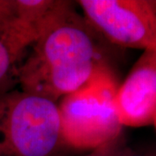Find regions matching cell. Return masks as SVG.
<instances>
[{"mask_svg": "<svg viewBox=\"0 0 156 156\" xmlns=\"http://www.w3.org/2000/svg\"><path fill=\"white\" fill-rule=\"evenodd\" d=\"M100 38L72 2L62 1L17 68L21 90L56 102L111 71Z\"/></svg>", "mask_w": 156, "mask_h": 156, "instance_id": "6da1fadb", "label": "cell"}, {"mask_svg": "<svg viewBox=\"0 0 156 156\" xmlns=\"http://www.w3.org/2000/svg\"><path fill=\"white\" fill-rule=\"evenodd\" d=\"M57 103L23 91L0 95V156H64Z\"/></svg>", "mask_w": 156, "mask_h": 156, "instance_id": "7a4b0ae2", "label": "cell"}, {"mask_svg": "<svg viewBox=\"0 0 156 156\" xmlns=\"http://www.w3.org/2000/svg\"><path fill=\"white\" fill-rule=\"evenodd\" d=\"M118 87L112 71L62 98V132L71 149H94L122 132L115 97Z\"/></svg>", "mask_w": 156, "mask_h": 156, "instance_id": "3957f363", "label": "cell"}, {"mask_svg": "<svg viewBox=\"0 0 156 156\" xmlns=\"http://www.w3.org/2000/svg\"><path fill=\"white\" fill-rule=\"evenodd\" d=\"M89 24L112 44L156 50L154 0H79Z\"/></svg>", "mask_w": 156, "mask_h": 156, "instance_id": "277c9868", "label": "cell"}, {"mask_svg": "<svg viewBox=\"0 0 156 156\" xmlns=\"http://www.w3.org/2000/svg\"><path fill=\"white\" fill-rule=\"evenodd\" d=\"M122 126H155L156 50H144L115 97Z\"/></svg>", "mask_w": 156, "mask_h": 156, "instance_id": "5b68a950", "label": "cell"}, {"mask_svg": "<svg viewBox=\"0 0 156 156\" xmlns=\"http://www.w3.org/2000/svg\"><path fill=\"white\" fill-rule=\"evenodd\" d=\"M37 39V35L16 18L0 27V83L22 57L23 54Z\"/></svg>", "mask_w": 156, "mask_h": 156, "instance_id": "8992f818", "label": "cell"}, {"mask_svg": "<svg viewBox=\"0 0 156 156\" xmlns=\"http://www.w3.org/2000/svg\"><path fill=\"white\" fill-rule=\"evenodd\" d=\"M62 0H13L14 17L38 36Z\"/></svg>", "mask_w": 156, "mask_h": 156, "instance_id": "52a82bcc", "label": "cell"}, {"mask_svg": "<svg viewBox=\"0 0 156 156\" xmlns=\"http://www.w3.org/2000/svg\"><path fill=\"white\" fill-rule=\"evenodd\" d=\"M130 150L125 135L122 132L116 137L96 147L89 154L84 156H126Z\"/></svg>", "mask_w": 156, "mask_h": 156, "instance_id": "ba28073f", "label": "cell"}, {"mask_svg": "<svg viewBox=\"0 0 156 156\" xmlns=\"http://www.w3.org/2000/svg\"><path fill=\"white\" fill-rule=\"evenodd\" d=\"M126 156H155V154L153 152H136L131 148Z\"/></svg>", "mask_w": 156, "mask_h": 156, "instance_id": "9c48e42d", "label": "cell"}]
</instances>
